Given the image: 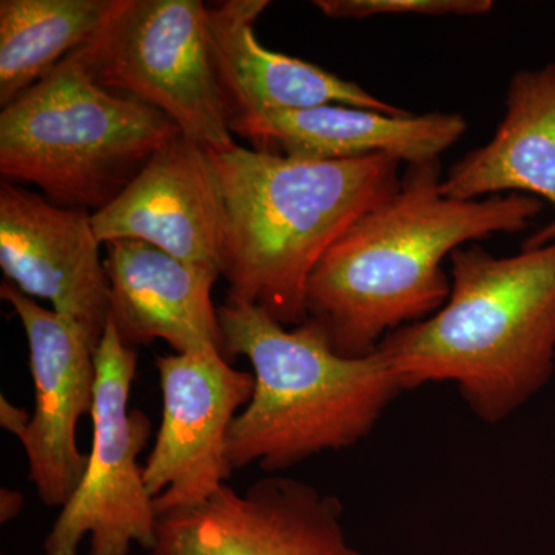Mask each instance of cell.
Segmentation results:
<instances>
[{
  "label": "cell",
  "mask_w": 555,
  "mask_h": 555,
  "mask_svg": "<svg viewBox=\"0 0 555 555\" xmlns=\"http://www.w3.org/2000/svg\"><path fill=\"white\" fill-rule=\"evenodd\" d=\"M438 160L408 166L389 198L367 210L313 269L306 309L345 357H366L408 324L443 308L444 258L470 241L528 229L543 210L534 196L454 199L441 193Z\"/></svg>",
  "instance_id": "1"
},
{
  "label": "cell",
  "mask_w": 555,
  "mask_h": 555,
  "mask_svg": "<svg viewBox=\"0 0 555 555\" xmlns=\"http://www.w3.org/2000/svg\"><path fill=\"white\" fill-rule=\"evenodd\" d=\"M443 308L379 343L404 390L452 382L486 423L507 418L555 369V241L495 257L480 244L449 257Z\"/></svg>",
  "instance_id": "2"
},
{
  "label": "cell",
  "mask_w": 555,
  "mask_h": 555,
  "mask_svg": "<svg viewBox=\"0 0 555 555\" xmlns=\"http://www.w3.org/2000/svg\"><path fill=\"white\" fill-rule=\"evenodd\" d=\"M208 153L224 207L228 298L258 306L284 326L306 323L313 269L358 218L396 192L400 160L298 159L241 145Z\"/></svg>",
  "instance_id": "3"
},
{
  "label": "cell",
  "mask_w": 555,
  "mask_h": 555,
  "mask_svg": "<svg viewBox=\"0 0 555 555\" xmlns=\"http://www.w3.org/2000/svg\"><path fill=\"white\" fill-rule=\"evenodd\" d=\"M224 356H243L255 387L228 437L232 469L258 463L276 473L323 451L353 447L404 387L389 358L338 353L315 320L287 331L258 306L218 308Z\"/></svg>",
  "instance_id": "4"
},
{
  "label": "cell",
  "mask_w": 555,
  "mask_h": 555,
  "mask_svg": "<svg viewBox=\"0 0 555 555\" xmlns=\"http://www.w3.org/2000/svg\"><path fill=\"white\" fill-rule=\"evenodd\" d=\"M181 134L158 108L104 89L68 56L2 108L0 175L94 214Z\"/></svg>",
  "instance_id": "5"
},
{
  "label": "cell",
  "mask_w": 555,
  "mask_h": 555,
  "mask_svg": "<svg viewBox=\"0 0 555 555\" xmlns=\"http://www.w3.org/2000/svg\"><path fill=\"white\" fill-rule=\"evenodd\" d=\"M104 89L169 116L211 152L236 147L201 0H120L104 30L69 54Z\"/></svg>",
  "instance_id": "6"
},
{
  "label": "cell",
  "mask_w": 555,
  "mask_h": 555,
  "mask_svg": "<svg viewBox=\"0 0 555 555\" xmlns=\"http://www.w3.org/2000/svg\"><path fill=\"white\" fill-rule=\"evenodd\" d=\"M94 363L89 462L43 542L46 555H78L86 539L87 555H129L133 546L150 553L155 545L159 517L138 462L152 425L129 408L138 352L124 345L109 317Z\"/></svg>",
  "instance_id": "7"
},
{
  "label": "cell",
  "mask_w": 555,
  "mask_h": 555,
  "mask_svg": "<svg viewBox=\"0 0 555 555\" xmlns=\"http://www.w3.org/2000/svg\"><path fill=\"white\" fill-rule=\"evenodd\" d=\"M163 418L144 463V481L156 514L201 505L224 488L233 469L228 437L254 393V374L233 369L224 353H173L155 358Z\"/></svg>",
  "instance_id": "8"
},
{
  "label": "cell",
  "mask_w": 555,
  "mask_h": 555,
  "mask_svg": "<svg viewBox=\"0 0 555 555\" xmlns=\"http://www.w3.org/2000/svg\"><path fill=\"white\" fill-rule=\"evenodd\" d=\"M343 505L294 478L225 485L201 505L158 518L149 555H361L347 542Z\"/></svg>",
  "instance_id": "9"
},
{
  "label": "cell",
  "mask_w": 555,
  "mask_h": 555,
  "mask_svg": "<svg viewBox=\"0 0 555 555\" xmlns=\"http://www.w3.org/2000/svg\"><path fill=\"white\" fill-rule=\"evenodd\" d=\"M0 298L20 318L30 352L35 412L21 438L28 478L43 505L62 507L89 462L78 448L76 427L93 411L98 346L78 323L42 308L10 281L0 286Z\"/></svg>",
  "instance_id": "10"
},
{
  "label": "cell",
  "mask_w": 555,
  "mask_h": 555,
  "mask_svg": "<svg viewBox=\"0 0 555 555\" xmlns=\"http://www.w3.org/2000/svg\"><path fill=\"white\" fill-rule=\"evenodd\" d=\"M91 214L57 206L13 182L0 184V269L30 298L100 346L109 317V286Z\"/></svg>",
  "instance_id": "11"
},
{
  "label": "cell",
  "mask_w": 555,
  "mask_h": 555,
  "mask_svg": "<svg viewBox=\"0 0 555 555\" xmlns=\"http://www.w3.org/2000/svg\"><path fill=\"white\" fill-rule=\"evenodd\" d=\"M101 244L144 241L221 275L224 207L210 153L184 134L164 145L107 207L91 214Z\"/></svg>",
  "instance_id": "12"
},
{
  "label": "cell",
  "mask_w": 555,
  "mask_h": 555,
  "mask_svg": "<svg viewBox=\"0 0 555 555\" xmlns=\"http://www.w3.org/2000/svg\"><path fill=\"white\" fill-rule=\"evenodd\" d=\"M268 7V0L207 7L208 47L230 120L332 104L386 115L408 113L327 69L262 47L254 24Z\"/></svg>",
  "instance_id": "13"
},
{
  "label": "cell",
  "mask_w": 555,
  "mask_h": 555,
  "mask_svg": "<svg viewBox=\"0 0 555 555\" xmlns=\"http://www.w3.org/2000/svg\"><path fill=\"white\" fill-rule=\"evenodd\" d=\"M107 248L109 320L124 345L163 339L175 353H224L211 288L221 276L189 264L144 241L118 240Z\"/></svg>",
  "instance_id": "14"
},
{
  "label": "cell",
  "mask_w": 555,
  "mask_h": 555,
  "mask_svg": "<svg viewBox=\"0 0 555 555\" xmlns=\"http://www.w3.org/2000/svg\"><path fill=\"white\" fill-rule=\"evenodd\" d=\"M233 134L250 139L257 150L288 158L343 160L385 155L408 166L434 163L466 133L459 113L386 115L321 105L295 112H270L230 120Z\"/></svg>",
  "instance_id": "15"
},
{
  "label": "cell",
  "mask_w": 555,
  "mask_h": 555,
  "mask_svg": "<svg viewBox=\"0 0 555 555\" xmlns=\"http://www.w3.org/2000/svg\"><path fill=\"white\" fill-rule=\"evenodd\" d=\"M440 188L448 198L463 201L532 193L555 208V64L514 75L494 137L455 163ZM554 241L555 218L521 248Z\"/></svg>",
  "instance_id": "16"
},
{
  "label": "cell",
  "mask_w": 555,
  "mask_h": 555,
  "mask_svg": "<svg viewBox=\"0 0 555 555\" xmlns=\"http://www.w3.org/2000/svg\"><path fill=\"white\" fill-rule=\"evenodd\" d=\"M120 0H2L0 105L7 107L96 38Z\"/></svg>",
  "instance_id": "17"
},
{
  "label": "cell",
  "mask_w": 555,
  "mask_h": 555,
  "mask_svg": "<svg viewBox=\"0 0 555 555\" xmlns=\"http://www.w3.org/2000/svg\"><path fill=\"white\" fill-rule=\"evenodd\" d=\"M331 20H369L392 14L418 16H481L494 9L492 0H317Z\"/></svg>",
  "instance_id": "18"
},
{
  "label": "cell",
  "mask_w": 555,
  "mask_h": 555,
  "mask_svg": "<svg viewBox=\"0 0 555 555\" xmlns=\"http://www.w3.org/2000/svg\"><path fill=\"white\" fill-rule=\"evenodd\" d=\"M31 423V415L25 409L14 406L5 397H0V426L17 438L24 436Z\"/></svg>",
  "instance_id": "19"
},
{
  "label": "cell",
  "mask_w": 555,
  "mask_h": 555,
  "mask_svg": "<svg viewBox=\"0 0 555 555\" xmlns=\"http://www.w3.org/2000/svg\"><path fill=\"white\" fill-rule=\"evenodd\" d=\"M22 506H24V495L20 491L2 488L0 491V521L2 524L20 516Z\"/></svg>",
  "instance_id": "20"
}]
</instances>
